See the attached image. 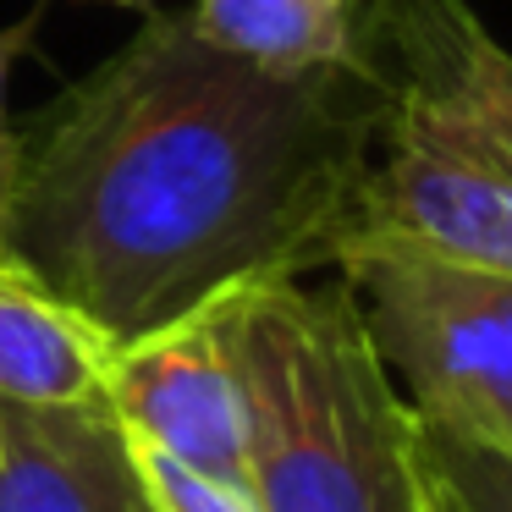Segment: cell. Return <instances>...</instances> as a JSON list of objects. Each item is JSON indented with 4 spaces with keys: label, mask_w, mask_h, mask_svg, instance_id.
<instances>
[{
    "label": "cell",
    "mask_w": 512,
    "mask_h": 512,
    "mask_svg": "<svg viewBox=\"0 0 512 512\" xmlns=\"http://www.w3.org/2000/svg\"><path fill=\"white\" fill-rule=\"evenodd\" d=\"M380 100V78H276L188 12H144L17 138L12 259L111 347L320 270L353 232Z\"/></svg>",
    "instance_id": "obj_1"
},
{
    "label": "cell",
    "mask_w": 512,
    "mask_h": 512,
    "mask_svg": "<svg viewBox=\"0 0 512 512\" xmlns=\"http://www.w3.org/2000/svg\"><path fill=\"white\" fill-rule=\"evenodd\" d=\"M259 512H430L419 419L342 281L226 292Z\"/></svg>",
    "instance_id": "obj_2"
},
{
    "label": "cell",
    "mask_w": 512,
    "mask_h": 512,
    "mask_svg": "<svg viewBox=\"0 0 512 512\" xmlns=\"http://www.w3.org/2000/svg\"><path fill=\"white\" fill-rule=\"evenodd\" d=\"M413 419L512 457V281L347 237L331 259Z\"/></svg>",
    "instance_id": "obj_3"
},
{
    "label": "cell",
    "mask_w": 512,
    "mask_h": 512,
    "mask_svg": "<svg viewBox=\"0 0 512 512\" xmlns=\"http://www.w3.org/2000/svg\"><path fill=\"white\" fill-rule=\"evenodd\" d=\"M380 89L375 155L347 237L512 281V160L441 94L391 78Z\"/></svg>",
    "instance_id": "obj_4"
},
{
    "label": "cell",
    "mask_w": 512,
    "mask_h": 512,
    "mask_svg": "<svg viewBox=\"0 0 512 512\" xmlns=\"http://www.w3.org/2000/svg\"><path fill=\"white\" fill-rule=\"evenodd\" d=\"M105 402L133 441L177 457L182 468L248 485V408L226 298L111 347Z\"/></svg>",
    "instance_id": "obj_5"
},
{
    "label": "cell",
    "mask_w": 512,
    "mask_h": 512,
    "mask_svg": "<svg viewBox=\"0 0 512 512\" xmlns=\"http://www.w3.org/2000/svg\"><path fill=\"white\" fill-rule=\"evenodd\" d=\"M0 512H160L105 397H0Z\"/></svg>",
    "instance_id": "obj_6"
},
{
    "label": "cell",
    "mask_w": 512,
    "mask_h": 512,
    "mask_svg": "<svg viewBox=\"0 0 512 512\" xmlns=\"http://www.w3.org/2000/svg\"><path fill=\"white\" fill-rule=\"evenodd\" d=\"M364 39L380 78L452 100L512 160V50L468 0H364Z\"/></svg>",
    "instance_id": "obj_7"
},
{
    "label": "cell",
    "mask_w": 512,
    "mask_h": 512,
    "mask_svg": "<svg viewBox=\"0 0 512 512\" xmlns=\"http://www.w3.org/2000/svg\"><path fill=\"white\" fill-rule=\"evenodd\" d=\"M188 23L215 50L276 78H380L364 39V0H199Z\"/></svg>",
    "instance_id": "obj_8"
},
{
    "label": "cell",
    "mask_w": 512,
    "mask_h": 512,
    "mask_svg": "<svg viewBox=\"0 0 512 512\" xmlns=\"http://www.w3.org/2000/svg\"><path fill=\"white\" fill-rule=\"evenodd\" d=\"M111 342L56 303L34 276L0 270V397L6 402H89L105 397Z\"/></svg>",
    "instance_id": "obj_9"
},
{
    "label": "cell",
    "mask_w": 512,
    "mask_h": 512,
    "mask_svg": "<svg viewBox=\"0 0 512 512\" xmlns=\"http://www.w3.org/2000/svg\"><path fill=\"white\" fill-rule=\"evenodd\" d=\"M419 463L435 512H512V457L419 424Z\"/></svg>",
    "instance_id": "obj_10"
},
{
    "label": "cell",
    "mask_w": 512,
    "mask_h": 512,
    "mask_svg": "<svg viewBox=\"0 0 512 512\" xmlns=\"http://www.w3.org/2000/svg\"><path fill=\"white\" fill-rule=\"evenodd\" d=\"M133 441V435H127ZM133 457H138V474H144L149 496H155L160 512H259L254 490L243 485H221V479L199 474V468H182L177 457L155 452V446L133 441Z\"/></svg>",
    "instance_id": "obj_11"
},
{
    "label": "cell",
    "mask_w": 512,
    "mask_h": 512,
    "mask_svg": "<svg viewBox=\"0 0 512 512\" xmlns=\"http://www.w3.org/2000/svg\"><path fill=\"white\" fill-rule=\"evenodd\" d=\"M17 39L0 34V270H17L12 259V204H17V133L6 122V67H12Z\"/></svg>",
    "instance_id": "obj_12"
},
{
    "label": "cell",
    "mask_w": 512,
    "mask_h": 512,
    "mask_svg": "<svg viewBox=\"0 0 512 512\" xmlns=\"http://www.w3.org/2000/svg\"><path fill=\"white\" fill-rule=\"evenodd\" d=\"M78 6H116V12H155V0H78Z\"/></svg>",
    "instance_id": "obj_13"
},
{
    "label": "cell",
    "mask_w": 512,
    "mask_h": 512,
    "mask_svg": "<svg viewBox=\"0 0 512 512\" xmlns=\"http://www.w3.org/2000/svg\"><path fill=\"white\" fill-rule=\"evenodd\" d=\"M430 512H435V507H430Z\"/></svg>",
    "instance_id": "obj_14"
}]
</instances>
